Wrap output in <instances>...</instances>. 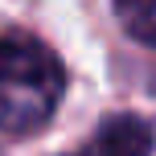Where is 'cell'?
<instances>
[{"label": "cell", "mask_w": 156, "mask_h": 156, "mask_svg": "<svg viewBox=\"0 0 156 156\" xmlns=\"http://www.w3.org/2000/svg\"><path fill=\"white\" fill-rule=\"evenodd\" d=\"M119 25L140 45H156V0H115Z\"/></svg>", "instance_id": "cell-3"}, {"label": "cell", "mask_w": 156, "mask_h": 156, "mask_svg": "<svg viewBox=\"0 0 156 156\" xmlns=\"http://www.w3.org/2000/svg\"><path fill=\"white\" fill-rule=\"evenodd\" d=\"M156 132L144 115H111L94 127L82 156H152Z\"/></svg>", "instance_id": "cell-2"}, {"label": "cell", "mask_w": 156, "mask_h": 156, "mask_svg": "<svg viewBox=\"0 0 156 156\" xmlns=\"http://www.w3.org/2000/svg\"><path fill=\"white\" fill-rule=\"evenodd\" d=\"M66 90L62 62L41 41L8 33L0 37V132L33 136L54 119Z\"/></svg>", "instance_id": "cell-1"}]
</instances>
